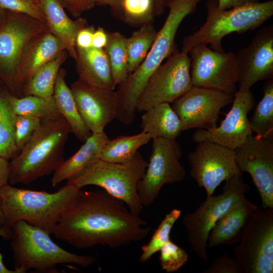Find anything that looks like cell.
Returning a JSON list of instances; mask_svg holds the SVG:
<instances>
[{"mask_svg":"<svg viewBox=\"0 0 273 273\" xmlns=\"http://www.w3.org/2000/svg\"><path fill=\"white\" fill-rule=\"evenodd\" d=\"M95 27L89 25L81 28L78 32L75 44L76 49H88L92 48V39Z\"/></svg>","mask_w":273,"mask_h":273,"instance_id":"41","label":"cell"},{"mask_svg":"<svg viewBox=\"0 0 273 273\" xmlns=\"http://www.w3.org/2000/svg\"><path fill=\"white\" fill-rule=\"evenodd\" d=\"M68 56L66 50H64L38 69L23 85L22 97L28 95L44 98L53 97L57 74Z\"/></svg>","mask_w":273,"mask_h":273,"instance_id":"27","label":"cell"},{"mask_svg":"<svg viewBox=\"0 0 273 273\" xmlns=\"http://www.w3.org/2000/svg\"><path fill=\"white\" fill-rule=\"evenodd\" d=\"M10 161L0 156V189L9 184Z\"/></svg>","mask_w":273,"mask_h":273,"instance_id":"44","label":"cell"},{"mask_svg":"<svg viewBox=\"0 0 273 273\" xmlns=\"http://www.w3.org/2000/svg\"><path fill=\"white\" fill-rule=\"evenodd\" d=\"M236 57L240 74L238 90L250 89L258 81L273 78L272 24L258 30Z\"/></svg>","mask_w":273,"mask_h":273,"instance_id":"18","label":"cell"},{"mask_svg":"<svg viewBox=\"0 0 273 273\" xmlns=\"http://www.w3.org/2000/svg\"><path fill=\"white\" fill-rule=\"evenodd\" d=\"M233 253L243 273L273 272V208L257 207Z\"/></svg>","mask_w":273,"mask_h":273,"instance_id":"10","label":"cell"},{"mask_svg":"<svg viewBox=\"0 0 273 273\" xmlns=\"http://www.w3.org/2000/svg\"><path fill=\"white\" fill-rule=\"evenodd\" d=\"M202 0H168L169 12L161 28L157 31L153 43L139 68L118 86L116 93L119 105L132 110L136 108L140 95L154 71L177 50L175 38L180 25L194 13Z\"/></svg>","mask_w":273,"mask_h":273,"instance_id":"5","label":"cell"},{"mask_svg":"<svg viewBox=\"0 0 273 273\" xmlns=\"http://www.w3.org/2000/svg\"><path fill=\"white\" fill-rule=\"evenodd\" d=\"M4 223V219L3 217V215L2 213L1 207V204H0V226L3 225Z\"/></svg>","mask_w":273,"mask_h":273,"instance_id":"50","label":"cell"},{"mask_svg":"<svg viewBox=\"0 0 273 273\" xmlns=\"http://www.w3.org/2000/svg\"><path fill=\"white\" fill-rule=\"evenodd\" d=\"M11 226L6 224H3L0 226V237L7 240H9L11 236ZM3 256L0 252V260H3Z\"/></svg>","mask_w":273,"mask_h":273,"instance_id":"45","label":"cell"},{"mask_svg":"<svg viewBox=\"0 0 273 273\" xmlns=\"http://www.w3.org/2000/svg\"><path fill=\"white\" fill-rule=\"evenodd\" d=\"M190 74L193 86L234 95L240 79L236 54L218 52L204 44L191 48Z\"/></svg>","mask_w":273,"mask_h":273,"instance_id":"13","label":"cell"},{"mask_svg":"<svg viewBox=\"0 0 273 273\" xmlns=\"http://www.w3.org/2000/svg\"><path fill=\"white\" fill-rule=\"evenodd\" d=\"M126 38L119 32H109L108 43L104 49L108 59L116 86L122 83L129 75Z\"/></svg>","mask_w":273,"mask_h":273,"instance_id":"33","label":"cell"},{"mask_svg":"<svg viewBox=\"0 0 273 273\" xmlns=\"http://www.w3.org/2000/svg\"><path fill=\"white\" fill-rule=\"evenodd\" d=\"M0 273H17L14 269L13 270L9 269L5 265L3 260H0Z\"/></svg>","mask_w":273,"mask_h":273,"instance_id":"48","label":"cell"},{"mask_svg":"<svg viewBox=\"0 0 273 273\" xmlns=\"http://www.w3.org/2000/svg\"><path fill=\"white\" fill-rule=\"evenodd\" d=\"M232 107L218 126L197 129L193 134L194 142L209 141L236 150L242 147L253 134L248 115L254 107L255 100L250 89L238 90Z\"/></svg>","mask_w":273,"mask_h":273,"instance_id":"16","label":"cell"},{"mask_svg":"<svg viewBox=\"0 0 273 273\" xmlns=\"http://www.w3.org/2000/svg\"><path fill=\"white\" fill-rule=\"evenodd\" d=\"M203 273H243L237 260L231 258L228 255L217 257L210 267L204 270Z\"/></svg>","mask_w":273,"mask_h":273,"instance_id":"39","label":"cell"},{"mask_svg":"<svg viewBox=\"0 0 273 273\" xmlns=\"http://www.w3.org/2000/svg\"><path fill=\"white\" fill-rule=\"evenodd\" d=\"M131 26L153 23L156 16L154 0H121L113 13Z\"/></svg>","mask_w":273,"mask_h":273,"instance_id":"34","label":"cell"},{"mask_svg":"<svg viewBox=\"0 0 273 273\" xmlns=\"http://www.w3.org/2000/svg\"><path fill=\"white\" fill-rule=\"evenodd\" d=\"M235 152L240 171L248 172L252 178L262 208H273V139L252 134Z\"/></svg>","mask_w":273,"mask_h":273,"instance_id":"17","label":"cell"},{"mask_svg":"<svg viewBox=\"0 0 273 273\" xmlns=\"http://www.w3.org/2000/svg\"><path fill=\"white\" fill-rule=\"evenodd\" d=\"M64 7L74 18H78L84 12L97 5V0H61Z\"/></svg>","mask_w":273,"mask_h":273,"instance_id":"40","label":"cell"},{"mask_svg":"<svg viewBox=\"0 0 273 273\" xmlns=\"http://www.w3.org/2000/svg\"><path fill=\"white\" fill-rule=\"evenodd\" d=\"M257 206L242 195L234 206L216 222L209 234L207 246L238 243L243 231Z\"/></svg>","mask_w":273,"mask_h":273,"instance_id":"21","label":"cell"},{"mask_svg":"<svg viewBox=\"0 0 273 273\" xmlns=\"http://www.w3.org/2000/svg\"><path fill=\"white\" fill-rule=\"evenodd\" d=\"M223 192L217 196L206 197L198 208L185 214L183 224L188 234L187 240L197 256L205 263H209L207 252L209 234L216 222L250 190L243 173L225 180Z\"/></svg>","mask_w":273,"mask_h":273,"instance_id":"8","label":"cell"},{"mask_svg":"<svg viewBox=\"0 0 273 273\" xmlns=\"http://www.w3.org/2000/svg\"><path fill=\"white\" fill-rule=\"evenodd\" d=\"M109 140L105 131L92 133L78 150L53 172L52 186L56 187L63 181L72 179L89 164L100 159L102 151Z\"/></svg>","mask_w":273,"mask_h":273,"instance_id":"24","label":"cell"},{"mask_svg":"<svg viewBox=\"0 0 273 273\" xmlns=\"http://www.w3.org/2000/svg\"><path fill=\"white\" fill-rule=\"evenodd\" d=\"M64 50L63 43L49 29L34 37L25 49L18 66L17 81L21 93L35 72Z\"/></svg>","mask_w":273,"mask_h":273,"instance_id":"20","label":"cell"},{"mask_svg":"<svg viewBox=\"0 0 273 273\" xmlns=\"http://www.w3.org/2000/svg\"><path fill=\"white\" fill-rule=\"evenodd\" d=\"M11 101L17 115H29L40 120H48L62 116L53 97L44 98L34 95L17 97L12 94Z\"/></svg>","mask_w":273,"mask_h":273,"instance_id":"32","label":"cell"},{"mask_svg":"<svg viewBox=\"0 0 273 273\" xmlns=\"http://www.w3.org/2000/svg\"><path fill=\"white\" fill-rule=\"evenodd\" d=\"M147 164L138 152L131 160L124 163L98 159L67 183L79 190L89 185L100 187L123 201L132 213L139 215L144 206L139 195L138 186L145 174Z\"/></svg>","mask_w":273,"mask_h":273,"instance_id":"7","label":"cell"},{"mask_svg":"<svg viewBox=\"0 0 273 273\" xmlns=\"http://www.w3.org/2000/svg\"><path fill=\"white\" fill-rule=\"evenodd\" d=\"M188 53L177 50L152 73L140 95L136 111L163 103H173L193 86Z\"/></svg>","mask_w":273,"mask_h":273,"instance_id":"11","label":"cell"},{"mask_svg":"<svg viewBox=\"0 0 273 273\" xmlns=\"http://www.w3.org/2000/svg\"><path fill=\"white\" fill-rule=\"evenodd\" d=\"M140 126L151 139L175 140L182 131L179 119L168 103L159 104L144 111Z\"/></svg>","mask_w":273,"mask_h":273,"instance_id":"25","label":"cell"},{"mask_svg":"<svg viewBox=\"0 0 273 273\" xmlns=\"http://www.w3.org/2000/svg\"><path fill=\"white\" fill-rule=\"evenodd\" d=\"M151 140L150 135L143 131L136 134L120 135L109 140L102 151L100 159L111 163H126Z\"/></svg>","mask_w":273,"mask_h":273,"instance_id":"29","label":"cell"},{"mask_svg":"<svg viewBox=\"0 0 273 273\" xmlns=\"http://www.w3.org/2000/svg\"><path fill=\"white\" fill-rule=\"evenodd\" d=\"M197 143L188 157L190 175L205 189L208 197L222 181L242 172L236 161L235 150L209 141Z\"/></svg>","mask_w":273,"mask_h":273,"instance_id":"14","label":"cell"},{"mask_svg":"<svg viewBox=\"0 0 273 273\" xmlns=\"http://www.w3.org/2000/svg\"><path fill=\"white\" fill-rule=\"evenodd\" d=\"M157 31L153 23L141 26L126 38V51L129 75L144 61L156 37Z\"/></svg>","mask_w":273,"mask_h":273,"instance_id":"30","label":"cell"},{"mask_svg":"<svg viewBox=\"0 0 273 273\" xmlns=\"http://www.w3.org/2000/svg\"><path fill=\"white\" fill-rule=\"evenodd\" d=\"M71 132L63 116L42 120L29 141L10 161L9 184H29L53 173L64 161V147Z\"/></svg>","mask_w":273,"mask_h":273,"instance_id":"2","label":"cell"},{"mask_svg":"<svg viewBox=\"0 0 273 273\" xmlns=\"http://www.w3.org/2000/svg\"><path fill=\"white\" fill-rule=\"evenodd\" d=\"M11 226L10 246L17 273H25L30 269L58 273V264L73 263L86 268L96 262L92 256L78 255L63 249L48 232L25 221H18Z\"/></svg>","mask_w":273,"mask_h":273,"instance_id":"4","label":"cell"},{"mask_svg":"<svg viewBox=\"0 0 273 273\" xmlns=\"http://www.w3.org/2000/svg\"><path fill=\"white\" fill-rule=\"evenodd\" d=\"M12 94L0 87V156L8 160L19 153L15 140L17 114L11 101Z\"/></svg>","mask_w":273,"mask_h":273,"instance_id":"28","label":"cell"},{"mask_svg":"<svg viewBox=\"0 0 273 273\" xmlns=\"http://www.w3.org/2000/svg\"><path fill=\"white\" fill-rule=\"evenodd\" d=\"M66 71L61 68L56 79L53 97L60 113L69 124L71 132L84 142L92 132L78 112L71 88L66 83Z\"/></svg>","mask_w":273,"mask_h":273,"instance_id":"26","label":"cell"},{"mask_svg":"<svg viewBox=\"0 0 273 273\" xmlns=\"http://www.w3.org/2000/svg\"><path fill=\"white\" fill-rule=\"evenodd\" d=\"M149 163L138 186V193L144 207L151 205L165 184L183 181L187 175L179 162L183 151L175 140L163 138L152 139Z\"/></svg>","mask_w":273,"mask_h":273,"instance_id":"12","label":"cell"},{"mask_svg":"<svg viewBox=\"0 0 273 273\" xmlns=\"http://www.w3.org/2000/svg\"><path fill=\"white\" fill-rule=\"evenodd\" d=\"M159 261L163 270L168 273L175 272L188 260L186 251L171 240L160 250Z\"/></svg>","mask_w":273,"mask_h":273,"instance_id":"36","label":"cell"},{"mask_svg":"<svg viewBox=\"0 0 273 273\" xmlns=\"http://www.w3.org/2000/svg\"><path fill=\"white\" fill-rule=\"evenodd\" d=\"M6 15V10L3 9L0 6V26L3 23Z\"/></svg>","mask_w":273,"mask_h":273,"instance_id":"49","label":"cell"},{"mask_svg":"<svg viewBox=\"0 0 273 273\" xmlns=\"http://www.w3.org/2000/svg\"><path fill=\"white\" fill-rule=\"evenodd\" d=\"M41 122L40 119L31 116H17L15 140L19 152L39 127Z\"/></svg>","mask_w":273,"mask_h":273,"instance_id":"37","label":"cell"},{"mask_svg":"<svg viewBox=\"0 0 273 273\" xmlns=\"http://www.w3.org/2000/svg\"><path fill=\"white\" fill-rule=\"evenodd\" d=\"M259 2V0H217V5L220 10H228Z\"/></svg>","mask_w":273,"mask_h":273,"instance_id":"43","label":"cell"},{"mask_svg":"<svg viewBox=\"0 0 273 273\" xmlns=\"http://www.w3.org/2000/svg\"><path fill=\"white\" fill-rule=\"evenodd\" d=\"M181 211L173 209L166 214L158 228L155 230L149 242L142 247L139 258L141 263L149 260L156 252L170 240V233L173 226L181 215Z\"/></svg>","mask_w":273,"mask_h":273,"instance_id":"35","label":"cell"},{"mask_svg":"<svg viewBox=\"0 0 273 273\" xmlns=\"http://www.w3.org/2000/svg\"><path fill=\"white\" fill-rule=\"evenodd\" d=\"M121 0H97V5L109 6L113 13L117 9Z\"/></svg>","mask_w":273,"mask_h":273,"instance_id":"46","label":"cell"},{"mask_svg":"<svg viewBox=\"0 0 273 273\" xmlns=\"http://www.w3.org/2000/svg\"><path fill=\"white\" fill-rule=\"evenodd\" d=\"M126 206L104 190L80 189L60 217L53 235L78 249L98 245L114 249L142 240L150 228Z\"/></svg>","mask_w":273,"mask_h":273,"instance_id":"1","label":"cell"},{"mask_svg":"<svg viewBox=\"0 0 273 273\" xmlns=\"http://www.w3.org/2000/svg\"><path fill=\"white\" fill-rule=\"evenodd\" d=\"M47 29V24L41 21L6 10L0 26V80L15 97H22L17 81L21 57L30 41Z\"/></svg>","mask_w":273,"mask_h":273,"instance_id":"9","label":"cell"},{"mask_svg":"<svg viewBox=\"0 0 273 273\" xmlns=\"http://www.w3.org/2000/svg\"><path fill=\"white\" fill-rule=\"evenodd\" d=\"M168 0H154L156 16L162 14L167 6Z\"/></svg>","mask_w":273,"mask_h":273,"instance_id":"47","label":"cell"},{"mask_svg":"<svg viewBox=\"0 0 273 273\" xmlns=\"http://www.w3.org/2000/svg\"><path fill=\"white\" fill-rule=\"evenodd\" d=\"M70 88L78 112L92 133L104 132L106 126L116 117V91L97 88L78 79Z\"/></svg>","mask_w":273,"mask_h":273,"instance_id":"19","label":"cell"},{"mask_svg":"<svg viewBox=\"0 0 273 273\" xmlns=\"http://www.w3.org/2000/svg\"><path fill=\"white\" fill-rule=\"evenodd\" d=\"M75 61L78 79L99 88L115 90L116 87L107 54L104 49H76Z\"/></svg>","mask_w":273,"mask_h":273,"instance_id":"23","label":"cell"},{"mask_svg":"<svg viewBox=\"0 0 273 273\" xmlns=\"http://www.w3.org/2000/svg\"><path fill=\"white\" fill-rule=\"evenodd\" d=\"M108 41V32L101 27H98L93 35L92 48L97 49H104Z\"/></svg>","mask_w":273,"mask_h":273,"instance_id":"42","label":"cell"},{"mask_svg":"<svg viewBox=\"0 0 273 273\" xmlns=\"http://www.w3.org/2000/svg\"><path fill=\"white\" fill-rule=\"evenodd\" d=\"M49 30L64 44L68 55L77 58L76 35L88 25L85 19H71L66 14L61 0H38Z\"/></svg>","mask_w":273,"mask_h":273,"instance_id":"22","label":"cell"},{"mask_svg":"<svg viewBox=\"0 0 273 273\" xmlns=\"http://www.w3.org/2000/svg\"><path fill=\"white\" fill-rule=\"evenodd\" d=\"M234 95L195 86L173 102L181 130L192 128L211 129L217 126L221 110L232 103Z\"/></svg>","mask_w":273,"mask_h":273,"instance_id":"15","label":"cell"},{"mask_svg":"<svg viewBox=\"0 0 273 273\" xmlns=\"http://www.w3.org/2000/svg\"><path fill=\"white\" fill-rule=\"evenodd\" d=\"M79 190L67 183L55 193L17 188L8 184L0 189L3 224L11 226L23 220L53 235L60 217Z\"/></svg>","mask_w":273,"mask_h":273,"instance_id":"3","label":"cell"},{"mask_svg":"<svg viewBox=\"0 0 273 273\" xmlns=\"http://www.w3.org/2000/svg\"><path fill=\"white\" fill-rule=\"evenodd\" d=\"M263 97L249 119L252 132L260 138L273 139V78L263 85Z\"/></svg>","mask_w":273,"mask_h":273,"instance_id":"31","label":"cell"},{"mask_svg":"<svg viewBox=\"0 0 273 273\" xmlns=\"http://www.w3.org/2000/svg\"><path fill=\"white\" fill-rule=\"evenodd\" d=\"M0 6L5 10L24 14L46 23L38 0H0Z\"/></svg>","mask_w":273,"mask_h":273,"instance_id":"38","label":"cell"},{"mask_svg":"<svg viewBox=\"0 0 273 273\" xmlns=\"http://www.w3.org/2000/svg\"><path fill=\"white\" fill-rule=\"evenodd\" d=\"M207 16L205 23L193 33L186 36L181 51L189 50L198 44H209L210 49L218 52H225L223 37L231 33H243L261 26L273 15V1L246 4L228 10H220L217 0H208L206 4Z\"/></svg>","mask_w":273,"mask_h":273,"instance_id":"6","label":"cell"}]
</instances>
